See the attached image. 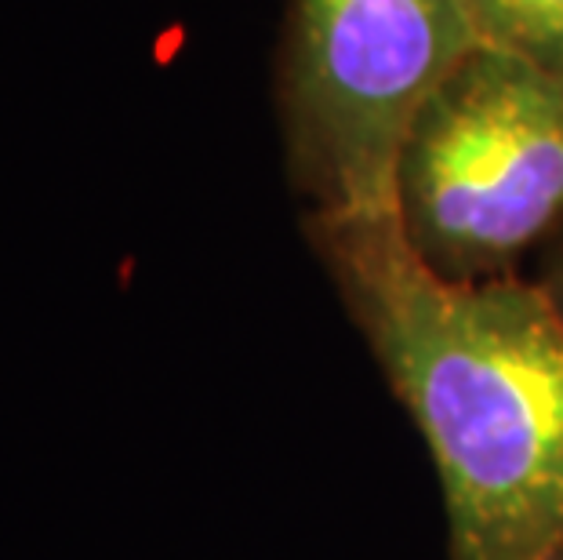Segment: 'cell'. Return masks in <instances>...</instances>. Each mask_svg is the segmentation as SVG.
<instances>
[{"label":"cell","mask_w":563,"mask_h":560,"mask_svg":"<svg viewBox=\"0 0 563 560\" xmlns=\"http://www.w3.org/2000/svg\"><path fill=\"white\" fill-rule=\"evenodd\" d=\"M476 44L462 0H295L287 131L320 211L397 205L407 131Z\"/></svg>","instance_id":"obj_3"},{"label":"cell","mask_w":563,"mask_h":560,"mask_svg":"<svg viewBox=\"0 0 563 560\" xmlns=\"http://www.w3.org/2000/svg\"><path fill=\"white\" fill-rule=\"evenodd\" d=\"M309 241L433 451L448 560L563 553V314L517 273L451 281L400 208L313 211Z\"/></svg>","instance_id":"obj_1"},{"label":"cell","mask_w":563,"mask_h":560,"mask_svg":"<svg viewBox=\"0 0 563 560\" xmlns=\"http://www.w3.org/2000/svg\"><path fill=\"white\" fill-rule=\"evenodd\" d=\"M553 560H563V553H556V557H553Z\"/></svg>","instance_id":"obj_6"},{"label":"cell","mask_w":563,"mask_h":560,"mask_svg":"<svg viewBox=\"0 0 563 560\" xmlns=\"http://www.w3.org/2000/svg\"><path fill=\"white\" fill-rule=\"evenodd\" d=\"M553 237H556V241H553V248H549L542 288L549 292V299H553L560 306V314H563V226H560Z\"/></svg>","instance_id":"obj_5"},{"label":"cell","mask_w":563,"mask_h":560,"mask_svg":"<svg viewBox=\"0 0 563 560\" xmlns=\"http://www.w3.org/2000/svg\"><path fill=\"white\" fill-rule=\"evenodd\" d=\"M484 44L509 47L563 74V0H462Z\"/></svg>","instance_id":"obj_4"},{"label":"cell","mask_w":563,"mask_h":560,"mask_svg":"<svg viewBox=\"0 0 563 560\" xmlns=\"http://www.w3.org/2000/svg\"><path fill=\"white\" fill-rule=\"evenodd\" d=\"M397 208L426 266L451 281L512 273L563 226V74L476 44L407 131Z\"/></svg>","instance_id":"obj_2"}]
</instances>
